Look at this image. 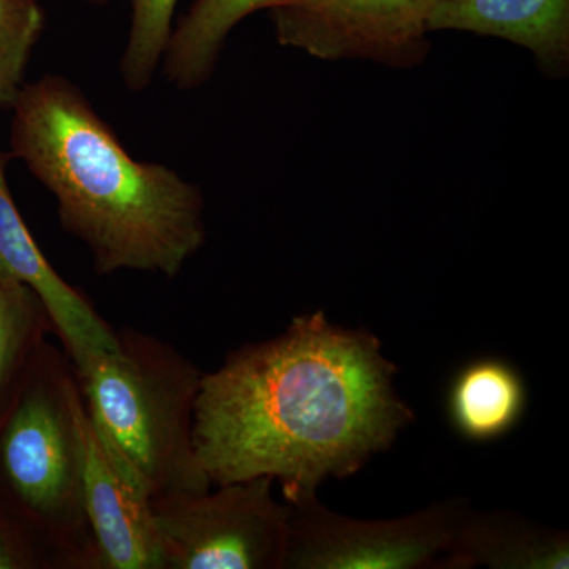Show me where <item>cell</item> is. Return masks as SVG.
Instances as JSON below:
<instances>
[{"mask_svg":"<svg viewBox=\"0 0 569 569\" xmlns=\"http://www.w3.org/2000/svg\"><path fill=\"white\" fill-rule=\"evenodd\" d=\"M376 336L296 317L283 335L231 351L203 373L193 448L212 485L268 477L287 503L317 496L387 451L413 421Z\"/></svg>","mask_w":569,"mask_h":569,"instance_id":"1","label":"cell"},{"mask_svg":"<svg viewBox=\"0 0 569 569\" xmlns=\"http://www.w3.org/2000/svg\"><path fill=\"white\" fill-rule=\"evenodd\" d=\"M0 569H52L31 531L0 509Z\"/></svg>","mask_w":569,"mask_h":569,"instance_id":"17","label":"cell"},{"mask_svg":"<svg viewBox=\"0 0 569 569\" xmlns=\"http://www.w3.org/2000/svg\"><path fill=\"white\" fill-rule=\"evenodd\" d=\"M176 6L178 0H130L129 37L119 63L130 92H144L162 66Z\"/></svg>","mask_w":569,"mask_h":569,"instance_id":"15","label":"cell"},{"mask_svg":"<svg viewBox=\"0 0 569 569\" xmlns=\"http://www.w3.org/2000/svg\"><path fill=\"white\" fill-rule=\"evenodd\" d=\"M11 111L10 156L54 197L59 222L89 250L96 274H181L206 241L203 193L193 182L133 159L59 74L26 82Z\"/></svg>","mask_w":569,"mask_h":569,"instance_id":"2","label":"cell"},{"mask_svg":"<svg viewBox=\"0 0 569 569\" xmlns=\"http://www.w3.org/2000/svg\"><path fill=\"white\" fill-rule=\"evenodd\" d=\"M52 335L54 325L39 296L0 261V417Z\"/></svg>","mask_w":569,"mask_h":569,"instance_id":"14","label":"cell"},{"mask_svg":"<svg viewBox=\"0 0 569 569\" xmlns=\"http://www.w3.org/2000/svg\"><path fill=\"white\" fill-rule=\"evenodd\" d=\"M283 0H194L171 31L163 74L179 91H193L211 78L224 40L254 11L272 10Z\"/></svg>","mask_w":569,"mask_h":569,"instance_id":"12","label":"cell"},{"mask_svg":"<svg viewBox=\"0 0 569 569\" xmlns=\"http://www.w3.org/2000/svg\"><path fill=\"white\" fill-rule=\"evenodd\" d=\"M110 350L71 362L92 426L151 500L206 492L193 448L203 372L159 337L121 328Z\"/></svg>","mask_w":569,"mask_h":569,"instance_id":"4","label":"cell"},{"mask_svg":"<svg viewBox=\"0 0 569 569\" xmlns=\"http://www.w3.org/2000/svg\"><path fill=\"white\" fill-rule=\"evenodd\" d=\"M84 413L69 356L47 340L0 417V509L52 569H103L86 511Z\"/></svg>","mask_w":569,"mask_h":569,"instance_id":"3","label":"cell"},{"mask_svg":"<svg viewBox=\"0 0 569 569\" xmlns=\"http://www.w3.org/2000/svg\"><path fill=\"white\" fill-rule=\"evenodd\" d=\"M467 31L500 37L546 62L569 52V0H441L429 31Z\"/></svg>","mask_w":569,"mask_h":569,"instance_id":"11","label":"cell"},{"mask_svg":"<svg viewBox=\"0 0 569 569\" xmlns=\"http://www.w3.org/2000/svg\"><path fill=\"white\" fill-rule=\"evenodd\" d=\"M39 0H0V108L11 110L26 84L33 48L44 31Z\"/></svg>","mask_w":569,"mask_h":569,"instance_id":"16","label":"cell"},{"mask_svg":"<svg viewBox=\"0 0 569 569\" xmlns=\"http://www.w3.org/2000/svg\"><path fill=\"white\" fill-rule=\"evenodd\" d=\"M268 477L152 501L163 569H282L288 507Z\"/></svg>","mask_w":569,"mask_h":569,"instance_id":"5","label":"cell"},{"mask_svg":"<svg viewBox=\"0 0 569 569\" xmlns=\"http://www.w3.org/2000/svg\"><path fill=\"white\" fill-rule=\"evenodd\" d=\"M88 3H92V6L104 7L111 2V0H86Z\"/></svg>","mask_w":569,"mask_h":569,"instance_id":"18","label":"cell"},{"mask_svg":"<svg viewBox=\"0 0 569 569\" xmlns=\"http://www.w3.org/2000/svg\"><path fill=\"white\" fill-rule=\"evenodd\" d=\"M82 449L86 511L103 569H163L152 500L104 445L88 411Z\"/></svg>","mask_w":569,"mask_h":569,"instance_id":"8","label":"cell"},{"mask_svg":"<svg viewBox=\"0 0 569 569\" xmlns=\"http://www.w3.org/2000/svg\"><path fill=\"white\" fill-rule=\"evenodd\" d=\"M0 261L31 287L47 307L56 337L71 362L93 351L110 350L118 342L116 329L97 312L88 298L67 283L48 263L22 219L6 176L0 152Z\"/></svg>","mask_w":569,"mask_h":569,"instance_id":"9","label":"cell"},{"mask_svg":"<svg viewBox=\"0 0 569 569\" xmlns=\"http://www.w3.org/2000/svg\"><path fill=\"white\" fill-rule=\"evenodd\" d=\"M441 0H283L269 10L283 47L320 59L395 54L429 31Z\"/></svg>","mask_w":569,"mask_h":569,"instance_id":"7","label":"cell"},{"mask_svg":"<svg viewBox=\"0 0 569 569\" xmlns=\"http://www.w3.org/2000/svg\"><path fill=\"white\" fill-rule=\"evenodd\" d=\"M526 407V389L511 366L482 359L466 367L452 385L449 411L460 436L488 441L505 436Z\"/></svg>","mask_w":569,"mask_h":569,"instance_id":"13","label":"cell"},{"mask_svg":"<svg viewBox=\"0 0 569 569\" xmlns=\"http://www.w3.org/2000/svg\"><path fill=\"white\" fill-rule=\"evenodd\" d=\"M569 568L567 531L511 511H473L460 519L443 569Z\"/></svg>","mask_w":569,"mask_h":569,"instance_id":"10","label":"cell"},{"mask_svg":"<svg viewBox=\"0 0 569 569\" xmlns=\"http://www.w3.org/2000/svg\"><path fill=\"white\" fill-rule=\"evenodd\" d=\"M287 507L282 569H443L470 505L456 498L391 520L346 518L317 496Z\"/></svg>","mask_w":569,"mask_h":569,"instance_id":"6","label":"cell"}]
</instances>
